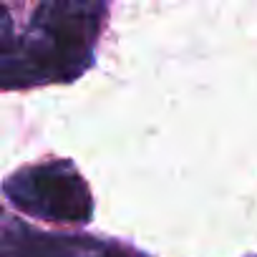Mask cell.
Returning <instances> with one entry per match:
<instances>
[{
    "label": "cell",
    "mask_w": 257,
    "mask_h": 257,
    "mask_svg": "<svg viewBox=\"0 0 257 257\" xmlns=\"http://www.w3.org/2000/svg\"><path fill=\"white\" fill-rule=\"evenodd\" d=\"M106 0H41L31 28L0 53V88L78 78L101 31Z\"/></svg>",
    "instance_id": "obj_1"
},
{
    "label": "cell",
    "mask_w": 257,
    "mask_h": 257,
    "mask_svg": "<svg viewBox=\"0 0 257 257\" xmlns=\"http://www.w3.org/2000/svg\"><path fill=\"white\" fill-rule=\"evenodd\" d=\"M3 192L21 212L48 222L83 224L93 212L88 184L71 162H46L21 169L3 184Z\"/></svg>",
    "instance_id": "obj_2"
},
{
    "label": "cell",
    "mask_w": 257,
    "mask_h": 257,
    "mask_svg": "<svg viewBox=\"0 0 257 257\" xmlns=\"http://www.w3.org/2000/svg\"><path fill=\"white\" fill-rule=\"evenodd\" d=\"M11 36H13V23H11V13L8 8L0 3V48L11 46Z\"/></svg>",
    "instance_id": "obj_3"
}]
</instances>
